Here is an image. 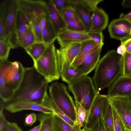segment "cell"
<instances>
[{"instance_id":"41","label":"cell","mask_w":131,"mask_h":131,"mask_svg":"<svg viewBox=\"0 0 131 131\" xmlns=\"http://www.w3.org/2000/svg\"><path fill=\"white\" fill-rule=\"evenodd\" d=\"M86 128L89 131H107L101 117L92 125L88 128Z\"/></svg>"},{"instance_id":"40","label":"cell","mask_w":131,"mask_h":131,"mask_svg":"<svg viewBox=\"0 0 131 131\" xmlns=\"http://www.w3.org/2000/svg\"><path fill=\"white\" fill-rule=\"evenodd\" d=\"M88 34L98 46L102 47L104 43L103 36L102 32L90 31L88 32Z\"/></svg>"},{"instance_id":"43","label":"cell","mask_w":131,"mask_h":131,"mask_svg":"<svg viewBox=\"0 0 131 131\" xmlns=\"http://www.w3.org/2000/svg\"><path fill=\"white\" fill-rule=\"evenodd\" d=\"M4 108L2 106L0 111V131H6L8 125V121L5 118L3 113Z\"/></svg>"},{"instance_id":"11","label":"cell","mask_w":131,"mask_h":131,"mask_svg":"<svg viewBox=\"0 0 131 131\" xmlns=\"http://www.w3.org/2000/svg\"><path fill=\"white\" fill-rule=\"evenodd\" d=\"M131 29V22L120 18L112 20L108 27L111 38L121 41L130 38Z\"/></svg>"},{"instance_id":"49","label":"cell","mask_w":131,"mask_h":131,"mask_svg":"<svg viewBox=\"0 0 131 131\" xmlns=\"http://www.w3.org/2000/svg\"><path fill=\"white\" fill-rule=\"evenodd\" d=\"M41 124H40L38 125L35 126L34 128H31L27 131H39L40 128Z\"/></svg>"},{"instance_id":"46","label":"cell","mask_w":131,"mask_h":131,"mask_svg":"<svg viewBox=\"0 0 131 131\" xmlns=\"http://www.w3.org/2000/svg\"><path fill=\"white\" fill-rule=\"evenodd\" d=\"M116 51L118 54L123 56L126 52L125 47L124 45L121 44L118 48Z\"/></svg>"},{"instance_id":"45","label":"cell","mask_w":131,"mask_h":131,"mask_svg":"<svg viewBox=\"0 0 131 131\" xmlns=\"http://www.w3.org/2000/svg\"><path fill=\"white\" fill-rule=\"evenodd\" d=\"M121 44L125 46L126 52L131 53V38L125 40L121 41Z\"/></svg>"},{"instance_id":"4","label":"cell","mask_w":131,"mask_h":131,"mask_svg":"<svg viewBox=\"0 0 131 131\" xmlns=\"http://www.w3.org/2000/svg\"><path fill=\"white\" fill-rule=\"evenodd\" d=\"M68 89L74 95L75 101L89 111L99 91L96 89L92 78L84 75L68 84Z\"/></svg>"},{"instance_id":"38","label":"cell","mask_w":131,"mask_h":131,"mask_svg":"<svg viewBox=\"0 0 131 131\" xmlns=\"http://www.w3.org/2000/svg\"><path fill=\"white\" fill-rule=\"evenodd\" d=\"M113 112L114 131H126V129L123 122L113 108Z\"/></svg>"},{"instance_id":"27","label":"cell","mask_w":131,"mask_h":131,"mask_svg":"<svg viewBox=\"0 0 131 131\" xmlns=\"http://www.w3.org/2000/svg\"><path fill=\"white\" fill-rule=\"evenodd\" d=\"M54 131H76L75 129L57 115H52Z\"/></svg>"},{"instance_id":"53","label":"cell","mask_w":131,"mask_h":131,"mask_svg":"<svg viewBox=\"0 0 131 131\" xmlns=\"http://www.w3.org/2000/svg\"><path fill=\"white\" fill-rule=\"evenodd\" d=\"M130 33L131 34V29H130Z\"/></svg>"},{"instance_id":"3","label":"cell","mask_w":131,"mask_h":131,"mask_svg":"<svg viewBox=\"0 0 131 131\" xmlns=\"http://www.w3.org/2000/svg\"><path fill=\"white\" fill-rule=\"evenodd\" d=\"M25 68L19 62L8 60L0 63V96L6 103L10 101L20 86L24 78Z\"/></svg>"},{"instance_id":"31","label":"cell","mask_w":131,"mask_h":131,"mask_svg":"<svg viewBox=\"0 0 131 131\" xmlns=\"http://www.w3.org/2000/svg\"><path fill=\"white\" fill-rule=\"evenodd\" d=\"M101 47H102L97 46L90 50L77 57L71 64L70 67L74 69H77L95 52Z\"/></svg>"},{"instance_id":"10","label":"cell","mask_w":131,"mask_h":131,"mask_svg":"<svg viewBox=\"0 0 131 131\" xmlns=\"http://www.w3.org/2000/svg\"><path fill=\"white\" fill-rule=\"evenodd\" d=\"M108 99L113 107L123 122L126 130H131V105L127 97H116Z\"/></svg>"},{"instance_id":"29","label":"cell","mask_w":131,"mask_h":131,"mask_svg":"<svg viewBox=\"0 0 131 131\" xmlns=\"http://www.w3.org/2000/svg\"><path fill=\"white\" fill-rule=\"evenodd\" d=\"M36 42V37L31 25L26 32L22 39L19 42L18 45L25 49Z\"/></svg>"},{"instance_id":"7","label":"cell","mask_w":131,"mask_h":131,"mask_svg":"<svg viewBox=\"0 0 131 131\" xmlns=\"http://www.w3.org/2000/svg\"><path fill=\"white\" fill-rule=\"evenodd\" d=\"M103 0H73L74 8L87 32L91 31L92 18L98 5Z\"/></svg>"},{"instance_id":"34","label":"cell","mask_w":131,"mask_h":131,"mask_svg":"<svg viewBox=\"0 0 131 131\" xmlns=\"http://www.w3.org/2000/svg\"><path fill=\"white\" fill-rule=\"evenodd\" d=\"M39 16L31 21V24L36 37V42H43L42 29L40 25Z\"/></svg>"},{"instance_id":"5","label":"cell","mask_w":131,"mask_h":131,"mask_svg":"<svg viewBox=\"0 0 131 131\" xmlns=\"http://www.w3.org/2000/svg\"><path fill=\"white\" fill-rule=\"evenodd\" d=\"M68 89L64 83L54 81L49 87V96L58 108L75 123L76 119L75 104Z\"/></svg>"},{"instance_id":"20","label":"cell","mask_w":131,"mask_h":131,"mask_svg":"<svg viewBox=\"0 0 131 131\" xmlns=\"http://www.w3.org/2000/svg\"><path fill=\"white\" fill-rule=\"evenodd\" d=\"M102 48L95 52L77 69L84 75H87L95 68L100 59Z\"/></svg>"},{"instance_id":"30","label":"cell","mask_w":131,"mask_h":131,"mask_svg":"<svg viewBox=\"0 0 131 131\" xmlns=\"http://www.w3.org/2000/svg\"><path fill=\"white\" fill-rule=\"evenodd\" d=\"M11 0H4L0 3V38L2 36L4 23Z\"/></svg>"},{"instance_id":"39","label":"cell","mask_w":131,"mask_h":131,"mask_svg":"<svg viewBox=\"0 0 131 131\" xmlns=\"http://www.w3.org/2000/svg\"><path fill=\"white\" fill-rule=\"evenodd\" d=\"M63 16L79 21H81L77 13L73 8H69L59 10Z\"/></svg>"},{"instance_id":"28","label":"cell","mask_w":131,"mask_h":131,"mask_svg":"<svg viewBox=\"0 0 131 131\" xmlns=\"http://www.w3.org/2000/svg\"><path fill=\"white\" fill-rule=\"evenodd\" d=\"M52 115L43 113L37 115L38 118L41 124L39 131H54Z\"/></svg>"},{"instance_id":"35","label":"cell","mask_w":131,"mask_h":131,"mask_svg":"<svg viewBox=\"0 0 131 131\" xmlns=\"http://www.w3.org/2000/svg\"><path fill=\"white\" fill-rule=\"evenodd\" d=\"M11 47L8 43L3 39H0V60H7Z\"/></svg>"},{"instance_id":"26","label":"cell","mask_w":131,"mask_h":131,"mask_svg":"<svg viewBox=\"0 0 131 131\" xmlns=\"http://www.w3.org/2000/svg\"><path fill=\"white\" fill-rule=\"evenodd\" d=\"M81 45V43H76L60 48L71 64L78 55Z\"/></svg>"},{"instance_id":"25","label":"cell","mask_w":131,"mask_h":131,"mask_svg":"<svg viewBox=\"0 0 131 131\" xmlns=\"http://www.w3.org/2000/svg\"><path fill=\"white\" fill-rule=\"evenodd\" d=\"M57 34L48 18L46 26L42 30L43 42L47 45L54 43L57 39Z\"/></svg>"},{"instance_id":"50","label":"cell","mask_w":131,"mask_h":131,"mask_svg":"<svg viewBox=\"0 0 131 131\" xmlns=\"http://www.w3.org/2000/svg\"><path fill=\"white\" fill-rule=\"evenodd\" d=\"M128 101L131 105V95L127 97Z\"/></svg>"},{"instance_id":"2","label":"cell","mask_w":131,"mask_h":131,"mask_svg":"<svg viewBox=\"0 0 131 131\" xmlns=\"http://www.w3.org/2000/svg\"><path fill=\"white\" fill-rule=\"evenodd\" d=\"M122 57L113 50L108 51L100 59L92 79L97 91L108 88L122 75Z\"/></svg>"},{"instance_id":"47","label":"cell","mask_w":131,"mask_h":131,"mask_svg":"<svg viewBox=\"0 0 131 131\" xmlns=\"http://www.w3.org/2000/svg\"><path fill=\"white\" fill-rule=\"evenodd\" d=\"M120 18L125 19L131 22V11L127 14H122L120 16Z\"/></svg>"},{"instance_id":"16","label":"cell","mask_w":131,"mask_h":131,"mask_svg":"<svg viewBox=\"0 0 131 131\" xmlns=\"http://www.w3.org/2000/svg\"><path fill=\"white\" fill-rule=\"evenodd\" d=\"M47 14L49 21L58 34L67 28V25L63 16L55 7L51 0L46 1Z\"/></svg>"},{"instance_id":"9","label":"cell","mask_w":131,"mask_h":131,"mask_svg":"<svg viewBox=\"0 0 131 131\" xmlns=\"http://www.w3.org/2000/svg\"><path fill=\"white\" fill-rule=\"evenodd\" d=\"M18 9L26 15L30 22L47 12L46 2L43 0H17Z\"/></svg>"},{"instance_id":"48","label":"cell","mask_w":131,"mask_h":131,"mask_svg":"<svg viewBox=\"0 0 131 131\" xmlns=\"http://www.w3.org/2000/svg\"><path fill=\"white\" fill-rule=\"evenodd\" d=\"M122 5L123 7H131V0H123Z\"/></svg>"},{"instance_id":"36","label":"cell","mask_w":131,"mask_h":131,"mask_svg":"<svg viewBox=\"0 0 131 131\" xmlns=\"http://www.w3.org/2000/svg\"><path fill=\"white\" fill-rule=\"evenodd\" d=\"M56 8L59 10L61 9L74 8L73 0H51Z\"/></svg>"},{"instance_id":"54","label":"cell","mask_w":131,"mask_h":131,"mask_svg":"<svg viewBox=\"0 0 131 131\" xmlns=\"http://www.w3.org/2000/svg\"><path fill=\"white\" fill-rule=\"evenodd\" d=\"M78 131H82V130H80Z\"/></svg>"},{"instance_id":"42","label":"cell","mask_w":131,"mask_h":131,"mask_svg":"<svg viewBox=\"0 0 131 131\" xmlns=\"http://www.w3.org/2000/svg\"><path fill=\"white\" fill-rule=\"evenodd\" d=\"M37 117L35 113L27 114L25 118L24 125L27 126H31L36 121Z\"/></svg>"},{"instance_id":"32","label":"cell","mask_w":131,"mask_h":131,"mask_svg":"<svg viewBox=\"0 0 131 131\" xmlns=\"http://www.w3.org/2000/svg\"><path fill=\"white\" fill-rule=\"evenodd\" d=\"M63 16L67 25V29L75 31L86 32L85 28L81 21Z\"/></svg>"},{"instance_id":"1","label":"cell","mask_w":131,"mask_h":131,"mask_svg":"<svg viewBox=\"0 0 131 131\" xmlns=\"http://www.w3.org/2000/svg\"><path fill=\"white\" fill-rule=\"evenodd\" d=\"M49 83L33 66L25 68L23 80L6 104L18 101L42 103L48 94Z\"/></svg>"},{"instance_id":"13","label":"cell","mask_w":131,"mask_h":131,"mask_svg":"<svg viewBox=\"0 0 131 131\" xmlns=\"http://www.w3.org/2000/svg\"><path fill=\"white\" fill-rule=\"evenodd\" d=\"M131 95V75H122L108 88V98L116 97H127Z\"/></svg>"},{"instance_id":"17","label":"cell","mask_w":131,"mask_h":131,"mask_svg":"<svg viewBox=\"0 0 131 131\" xmlns=\"http://www.w3.org/2000/svg\"><path fill=\"white\" fill-rule=\"evenodd\" d=\"M18 9L17 0H11L8 13L4 23L2 36L0 39H6L16 32L15 25L16 15Z\"/></svg>"},{"instance_id":"15","label":"cell","mask_w":131,"mask_h":131,"mask_svg":"<svg viewBox=\"0 0 131 131\" xmlns=\"http://www.w3.org/2000/svg\"><path fill=\"white\" fill-rule=\"evenodd\" d=\"M109 101L107 95L99 94L97 96L88 112L84 127L88 128L97 121L101 117L103 110Z\"/></svg>"},{"instance_id":"8","label":"cell","mask_w":131,"mask_h":131,"mask_svg":"<svg viewBox=\"0 0 131 131\" xmlns=\"http://www.w3.org/2000/svg\"><path fill=\"white\" fill-rule=\"evenodd\" d=\"M56 53L60 77L63 81L69 84L84 76L77 69L70 67L71 64L60 48L56 49Z\"/></svg>"},{"instance_id":"6","label":"cell","mask_w":131,"mask_h":131,"mask_svg":"<svg viewBox=\"0 0 131 131\" xmlns=\"http://www.w3.org/2000/svg\"><path fill=\"white\" fill-rule=\"evenodd\" d=\"M56 50L54 43L48 45L42 56L34 62L33 66L36 70L49 83L60 77Z\"/></svg>"},{"instance_id":"44","label":"cell","mask_w":131,"mask_h":131,"mask_svg":"<svg viewBox=\"0 0 131 131\" xmlns=\"http://www.w3.org/2000/svg\"><path fill=\"white\" fill-rule=\"evenodd\" d=\"M6 131H23V130L17 123L8 121L7 127Z\"/></svg>"},{"instance_id":"37","label":"cell","mask_w":131,"mask_h":131,"mask_svg":"<svg viewBox=\"0 0 131 131\" xmlns=\"http://www.w3.org/2000/svg\"><path fill=\"white\" fill-rule=\"evenodd\" d=\"M98 46L92 39L84 41L81 43L80 51L77 57L92 49Z\"/></svg>"},{"instance_id":"51","label":"cell","mask_w":131,"mask_h":131,"mask_svg":"<svg viewBox=\"0 0 131 131\" xmlns=\"http://www.w3.org/2000/svg\"><path fill=\"white\" fill-rule=\"evenodd\" d=\"M81 130L82 131H89L86 127H84Z\"/></svg>"},{"instance_id":"18","label":"cell","mask_w":131,"mask_h":131,"mask_svg":"<svg viewBox=\"0 0 131 131\" xmlns=\"http://www.w3.org/2000/svg\"><path fill=\"white\" fill-rule=\"evenodd\" d=\"M108 21L107 13L103 9L97 7L92 17L91 31L102 32L106 27Z\"/></svg>"},{"instance_id":"19","label":"cell","mask_w":131,"mask_h":131,"mask_svg":"<svg viewBox=\"0 0 131 131\" xmlns=\"http://www.w3.org/2000/svg\"><path fill=\"white\" fill-rule=\"evenodd\" d=\"M31 25L30 20L25 14L18 9L17 13L15 25V30L18 37V43L22 39L26 32Z\"/></svg>"},{"instance_id":"52","label":"cell","mask_w":131,"mask_h":131,"mask_svg":"<svg viewBox=\"0 0 131 131\" xmlns=\"http://www.w3.org/2000/svg\"><path fill=\"white\" fill-rule=\"evenodd\" d=\"M126 131H131V130H126Z\"/></svg>"},{"instance_id":"33","label":"cell","mask_w":131,"mask_h":131,"mask_svg":"<svg viewBox=\"0 0 131 131\" xmlns=\"http://www.w3.org/2000/svg\"><path fill=\"white\" fill-rule=\"evenodd\" d=\"M122 75H131V53L126 51L122 57Z\"/></svg>"},{"instance_id":"23","label":"cell","mask_w":131,"mask_h":131,"mask_svg":"<svg viewBox=\"0 0 131 131\" xmlns=\"http://www.w3.org/2000/svg\"><path fill=\"white\" fill-rule=\"evenodd\" d=\"M42 103L52 109L53 111L54 114L57 115L69 123L74 128L76 131L75 123L58 108L51 100L49 95L48 94L46 96Z\"/></svg>"},{"instance_id":"22","label":"cell","mask_w":131,"mask_h":131,"mask_svg":"<svg viewBox=\"0 0 131 131\" xmlns=\"http://www.w3.org/2000/svg\"><path fill=\"white\" fill-rule=\"evenodd\" d=\"M47 45L43 42H36L24 49L34 62L42 56Z\"/></svg>"},{"instance_id":"24","label":"cell","mask_w":131,"mask_h":131,"mask_svg":"<svg viewBox=\"0 0 131 131\" xmlns=\"http://www.w3.org/2000/svg\"><path fill=\"white\" fill-rule=\"evenodd\" d=\"M76 108V119L75 122L77 131L81 130V128L84 127L86 118L88 111L83 108L81 105L75 101Z\"/></svg>"},{"instance_id":"12","label":"cell","mask_w":131,"mask_h":131,"mask_svg":"<svg viewBox=\"0 0 131 131\" xmlns=\"http://www.w3.org/2000/svg\"><path fill=\"white\" fill-rule=\"evenodd\" d=\"M5 109L15 113L22 111L29 110L38 111L45 114L53 115V110L42 103L27 101H18L6 104Z\"/></svg>"},{"instance_id":"14","label":"cell","mask_w":131,"mask_h":131,"mask_svg":"<svg viewBox=\"0 0 131 131\" xmlns=\"http://www.w3.org/2000/svg\"><path fill=\"white\" fill-rule=\"evenodd\" d=\"M92 39L86 31H80L66 29L58 33L57 39L61 48L71 44L81 43Z\"/></svg>"},{"instance_id":"21","label":"cell","mask_w":131,"mask_h":131,"mask_svg":"<svg viewBox=\"0 0 131 131\" xmlns=\"http://www.w3.org/2000/svg\"><path fill=\"white\" fill-rule=\"evenodd\" d=\"M101 118L107 131H115L113 108L110 101L103 110Z\"/></svg>"}]
</instances>
